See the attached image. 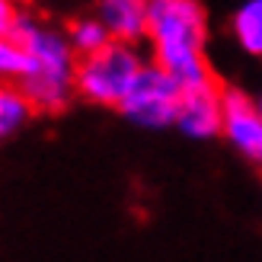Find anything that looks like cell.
I'll list each match as a JSON object with an SVG mask.
<instances>
[{"mask_svg": "<svg viewBox=\"0 0 262 262\" xmlns=\"http://www.w3.org/2000/svg\"><path fill=\"white\" fill-rule=\"evenodd\" d=\"M23 48L19 86L29 93L35 112H61L77 96V64L68 32L42 16H19L16 32Z\"/></svg>", "mask_w": 262, "mask_h": 262, "instance_id": "obj_1", "label": "cell"}, {"mask_svg": "<svg viewBox=\"0 0 262 262\" xmlns=\"http://www.w3.org/2000/svg\"><path fill=\"white\" fill-rule=\"evenodd\" d=\"M150 61L176 74L182 83L208 74V13L202 0H150L147 35Z\"/></svg>", "mask_w": 262, "mask_h": 262, "instance_id": "obj_2", "label": "cell"}, {"mask_svg": "<svg viewBox=\"0 0 262 262\" xmlns=\"http://www.w3.org/2000/svg\"><path fill=\"white\" fill-rule=\"evenodd\" d=\"M144 68L147 61L138 51V42L109 38L102 48L83 55L77 64V96H83L93 106L119 109Z\"/></svg>", "mask_w": 262, "mask_h": 262, "instance_id": "obj_3", "label": "cell"}, {"mask_svg": "<svg viewBox=\"0 0 262 262\" xmlns=\"http://www.w3.org/2000/svg\"><path fill=\"white\" fill-rule=\"evenodd\" d=\"M182 93H186V83L176 74H169L160 64L147 61V68L141 71L135 86L128 90L119 112L141 128H169L176 122Z\"/></svg>", "mask_w": 262, "mask_h": 262, "instance_id": "obj_4", "label": "cell"}, {"mask_svg": "<svg viewBox=\"0 0 262 262\" xmlns=\"http://www.w3.org/2000/svg\"><path fill=\"white\" fill-rule=\"evenodd\" d=\"M221 125H224V90L211 77L186 83L173 128L192 141H211L221 135Z\"/></svg>", "mask_w": 262, "mask_h": 262, "instance_id": "obj_5", "label": "cell"}, {"mask_svg": "<svg viewBox=\"0 0 262 262\" xmlns=\"http://www.w3.org/2000/svg\"><path fill=\"white\" fill-rule=\"evenodd\" d=\"M224 138L246 163L262 169V112L246 93H224Z\"/></svg>", "mask_w": 262, "mask_h": 262, "instance_id": "obj_6", "label": "cell"}, {"mask_svg": "<svg viewBox=\"0 0 262 262\" xmlns=\"http://www.w3.org/2000/svg\"><path fill=\"white\" fill-rule=\"evenodd\" d=\"M93 13L119 42H141L147 35L150 0H96Z\"/></svg>", "mask_w": 262, "mask_h": 262, "instance_id": "obj_7", "label": "cell"}, {"mask_svg": "<svg viewBox=\"0 0 262 262\" xmlns=\"http://www.w3.org/2000/svg\"><path fill=\"white\" fill-rule=\"evenodd\" d=\"M32 115H35V106L16 80L0 83V144L16 138L32 122Z\"/></svg>", "mask_w": 262, "mask_h": 262, "instance_id": "obj_8", "label": "cell"}, {"mask_svg": "<svg viewBox=\"0 0 262 262\" xmlns=\"http://www.w3.org/2000/svg\"><path fill=\"white\" fill-rule=\"evenodd\" d=\"M230 35L250 58H262V0H243L230 16Z\"/></svg>", "mask_w": 262, "mask_h": 262, "instance_id": "obj_9", "label": "cell"}, {"mask_svg": "<svg viewBox=\"0 0 262 262\" xmlns=\"http://www.w3.org/2000/svg\"><path fill=\"white\" fill-rule=\"evenodd\" d=\"M64 32H68V38H71V45H74V51L77 55H90V51H96V48H102L109 42V29L102 26V19L96 16V13H90V16H74L68 26H64Z\"/></svg>", "mask_w": 262, "mask_h": 262, "instance_id": "obj_10", "label": "cell"}, {"mask_svg": "<svg viewBox=\"0 0 262 262\" xmlns=\"http://www.w3.org/2000/svg\"><path fill=\"white\" fill-rule=\"evenodd\" d=\"M19 74H23V48H19V38L16 35H0V83L7 80H16L19 83Z\"/></svg>", "mask_w": 262, "mask_h": 262, "instance_id": "obj_11", "label": "cell"}, {"mask_svg": "<svg viewBox=\"0 0 262 262\" xmlns=\"http://www.w3.org/2000/svg\"><path fill=\"white\" fill-rule=\"evenodd\" d=\"M19 0H0V35H10L16 32L19 26Z\"/></svg>", "mask_w": 262, "mask_h": 262, "instance_id": "obj_12", "label": "cell"}, {"mask_svg": "<svg viewBox=\"0 0 262 262\" xmlns=\"http://www.w3.org/2000/svg\"><path fill=\"white\" fill-rule=\"evenodd\" d=\"M256 106H259V112H262V96H259V99H256Z\"/></svg>", "mask_w": 262, "mask_h": 262, "instance_id": "obj_13", "label": "cell"}]
</instances>
